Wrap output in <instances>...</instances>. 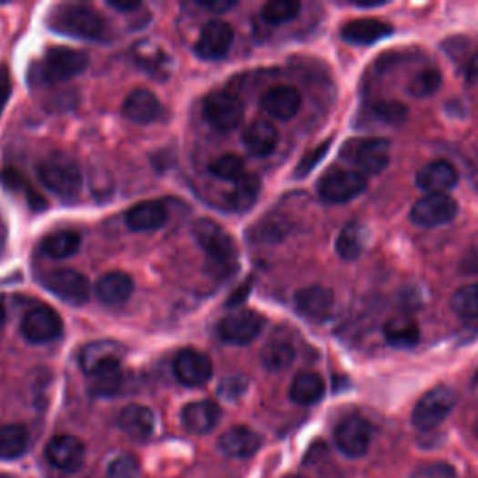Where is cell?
Returning <instances> with one entry per match:
<instances>
[{
  "instance_id": "51",
  "label": "cell",
  "mask_w": 478,
  "mask_h": 478,
  "mask_svg": "<svg viewBox=\"0 0 478 478\" xmlns=\"http://www.w3.org/2000/svg\"><path fill=\"white\" fill-rule=\"evenodd\" d=\"M385 5H387L385 0H381V3H355L353 6L362 8V10H374V8H381V6H385Z\"/></svg>"
},
{
  "instance_id": "24",
  "label": "cell",
  "mask_w": 478,
  "mask_h": 478,
  "mask_svg": "<svg viewBox=\"0 0 478 478\" xmlns=\"http://www.w3.org/2000/svg\"><path fill=\"white\" fill-rule=\"evenodd\" d=\"M220 421V410L213 400H197L181 412V422L191 433L204 435L215 430Z\"/></svg>"
},
{
  "instance_id": "14",
  "label": "cell",
  "mask_w": 478,
  "mask_h": 478,
  "mask_svg": "<svg viewBox=\"0 0 478 478\" xmlns=\"http://www.w3.org/2000/svg\"><path fill=\"white\" fill-rule=\"evenodd\" d=\"M46 458L53 467L60 471L76 473L85 463L86 447L76 435H67V433L55 435L46 447Z\"/></svg>"
},
{
  "instance_id": "23",
  "label": "cell",
  "mask_w": 478,
  "mask_h": 478,
  "mask_svg": "<svg viewBox=\"0 0 478 478\" xmlns=\"http://www.w3.org/2000/svg\"><path fill=\"white\" fill-rule=\"evenodd\" d=\"M133 279L124 271H110L96 284V296L107 307H120L133 296Z\"/></svg>"
},
{
  "instance_id": "47",
  "label": "cell",
  "mask_w": 478,
  "mask_h": 478,
  "mask_svg": "<svg viewBox=\"0 0 478 478\" xmlns=\"http://www.w3.org/2000/svg\"><path fill=\"white\" fill-rule=\"evenodd\" d=\"M247 391V380L245 378H230L220 387V392H223L225 398H238Z\"/></svg>"
},
{
  "instance_id": "44",
  "label": "cell",
  "mask_w": 478,
  "mask_h": 478,
  "mask_svg": "<svg viewBox=\"0 0 478 478\" xmlns=\"http://www.w3.org/2000/svg\"><path fill=\"white\" fill-rule=\"evenodd\" d=\"M331 144H333V140L329 138V140L321 142L320 146H316V148H314L312 152H309V154L300 161L298 170H296V176H298V178L309 176V174L321 163V159L327 156V150L331 148Z\"/></svg>"
},
{
  "instance_id": "19",
  "label": "cell",
  "mask_w": 478,
  "mask_h": 478,
  "mask_svg": "<svg viewBox=\"0 0 478 478\" xmlns=\"http://www.w3.org/2000/svg\"><path fill=\"white\" fill-rule=\"evenodd\" d=\"M458 170L454 168V165H451L449 161H432L428 165H424L419 172H417V188L426 191L428 195L433 193H447L451 191L456 183H458Z\"/></svg>"
},
{
  "instance_id": "54",
  "label": "cell",
  "mask_w": 478,
  "mask_h": 478,
  "mask_svg": "<svg viewBox=\"0 0 478 478\" xmlns=\"http://www.w3.org/2000/svg\"><path fill=\"white\" fill-rule=\"evenodd\" d=\"M0 478H12V476H8V474H0Z\"/></svg>"
},
{
  "instance_id": "52",
  "label": "cell",
  "mask_w": 478,
  "mask_h": 478,
  "mask_svg": "<svg viewBox=\"0 0 478 478\" xmlns=\"http://www.w3.org/2000/svg\"><path fill=\"white\" fill-rule=\"evenodd\" d=\"M5 245H6V229L3 223H0V252L5 250Z\"/></svg>"
},
{
  "instance_id": "32",
  "label": "cell",
  "mask_w": 478,
  "mask_h": 478,
  "mask_svg": "<svg viewBox=\"0 0 478 478\" xmlns=\"http://www.w3.org/2000/svg\"><path fill=\"white\" fill-rule=\"evenodd\" d=\"M369 243V230L359 223H351L339 234L337 252L344 260H357Z\"/></svg>"
},
{
  "instance_id": "27",
  "label": "cell",
  "mask_w": 478,
  "mask_h": 478,
  "mask_svg": "<svg viewBox=\"0 0 478 478\" xmlns=\"http://www.w3.org/2000/svg\"><path fill=\"white\" fill-rule=\"evenodd\" d=\"M124 348L115 341H96L86 344V348L81 351V366L83 371L90 376L107 366L120 364Z\"/></svg>"
},
{
  "instance_id": "22",
  "label": "cell",
  "mask_w": 478,
  "mask_h": 478,
  "mask_svg": "<svg viewBox=\"0 0 478 478\" xmlns=\"http://www.w3.org/2000/svg\"><path fill=\"white\" fill-rule=\"evenodd\" d=\"M118 426L127 437L135 441H146L152 437L156 430V415L142 403H129L118 415Z\"/></svg>"
},
{
  "instance_id": "18",
  "label": "cell",
  "mask_w": 478,
  "mask_h": 478,
  "mask_svg": "<svg viewBox=\"0 0 478 478\" xmlns=\"http://www.w3.org/2000/svg\"><path fill=\"white\" fill-rule=\"evenodd\" d=\"M262 447V437L249 426H232L219 437V451L229 458H249Z\"/></svg>"
},
{
  "instance_id": "53",
  "label": "cell",
  "mask_w": 478,
  "mask_h": 478,
  "mask_svg": "<svg viewBox=\"0 0 478 478\" xmlns=\"http://www.w3.org/2000/svg\"><path fill=\"white\" fill-rule=\"evenodd\" d=\"M5 321H6V307L3 301H0V327L5 325Z\"/></svg>"
},
{
  "instance_id": "45",
  "label": "cell",
  "mask_w": 478,
  "mask_h": 478,
  "mask_svg": "<svg viewBox=\"0 0 478 478\" xmlns=\"http://www.w3.org/2000/svg\"><path fill=\"white\" fill-rule=\"evenodd\" d=\"M413 478H456V471L445 462H426L415 469Z\"/></svg>"
},
{
  "instance_id": "10",
  "label": "cell",
  "mask_w": 478,
  "mask_h": 478,
  "mask_svg": "<svg viewBox=\"0 0 478 478\" xmlns=\"http://www.w3.org/2000/svg\"><path fill=\"white\" fill-rule=\"evenodd\" d=\"M458 215V204L447 193L426 195L415 202L412 209V220L422 229H437L449 225Z\"/></svg>"
},
{
  "instance_id": "13",
  "label": "cell",
  "mask_w": 478,
  "mask_h": 478,
  "mask_svg": "<svg viewBox=\"0 0 478 478\" xmlns=\"http://www.w3.org/2000/svg\"><path fill=\"white\" fill-rule=\"evenodd\" d=\"M264 323V318L256 310H236L220 320L219 335L230 344L245 346L262 333Z\"/></svg>"
},
{
  "instance_id": "5",
  "label": "cell",
  "mask_w": 478,
  "mask_h": 478,
  "mask_svg": "<svg viewBox=\"0 0 478 478\" xmlns=\"http://www.w3.org/2000/svg\"><path fill=\"white\" fill-rule=\"evenodd\" d=\"M366 189V178L359 170L351 168H333L321 176L318 183V195L323 202L344 204Z\"/></svg>"
},
{
  "instance_id": "4",
  "label": "cell",
  "mask_w": 478,
  "mask_h": 478,
  "mask_svg": "<svg viewBox=\"0 0 478 478\" xmlns=\"http://www.w3.org/2000/svg\"><path fill=\"white\" fill-rule=\"evenodd\" d=\"M456 392L451 387L439 385L430 389L422 398L415 403L412 422L417 430L430 432L443 422L456 406Z\"/></svg>"
},
{
  "instance_id": "34",
  "label": "cell",
  "mask_w": 478,
  "mask_h": 478,
  "mask_svg": "<svg viewBox=\"0 0 478 478\" xmlns=\"http://www.w3.org/2000/svg\"><path fill=\"white\" fill-rule=\"evenodd\" d=\"M81 234L76 230H58L51 236H47L42 243V250L49 256V259H69L76 254L81 247Z\"/></svg>"
},
{
  "instance_id": "1",
  "label": "cell",
  "mask_w": 478,
  "mask_h": 478,
  "mask_svg": "<svg viewBox=\"0 0 478 478\" xmlns=\"http://www.w3.org/2000/svg\"><path fill=\"white\" fill-rule=\"evenodd\" d=\"M49 28L77 40H97L105 30L103 17L83 5H62L49 12Z\"/></svg>"
},
{
  "instance_id": "42",
  "label": "cell",
  "mask_w": 478,
  "mask_h": 478,
  "mask_svg": "<svg viewBox=\"0 0 478 478\" xmlns=\"http://www.w3.org/2000/svg\"><path fill=\"white\" fill-rule=\"evenodd\" d=\"M140 473L138 460L131 454H122L110 462L107 474L108 478H137Z\"/></svg>"
},
{
  "instance_id": "29",
  "label": "cell",
  "mask_w": 478,
  "mask_h": 478,
  "mask_svg": "<svg viewBox=\"0 0 478 478\" xmlns=\"http://www.w3.org/2000/svg\"><path fill=\"white\" fill-rule=\"evenodd\" d=\"M383 337L392 348H413L421 341V329L412 316L400 314L385 321Z\"/></svg>"
},
{
  "instance_id": "36",
  "label": "cell",
  "mask_w": 478,
  "mask_h": 478,
  "mask_svg": "<svg viewBox=\"0 0 478 478\" xmlns=\"http://www.w3.org/2000/svg\"><path fill=\"white\" fill-rule=\"evenodd\" d=\"M260 359L268 371L280 372L286 371L293 359H296V350H293L288 341H271L266 344Z\"/></svg>"
},
{
  "instance_id": "49",
  "label": "cell",
  "mask_w": 478,
  "mask_h": 478,
  "mask_svg": "<svg viewBox=\"0 0 478 478\" xmlns=\"http://www.w3.org/2000/svg\"><path fill=\"white\" fill-rule=\"evenodd\" d=\"M108 6L126 14V12H135L142 8V3H138V0H108Z\"/></svg>"
},
{
  "instance_id": "43",
  "label": "cell",
  "mask_w": 478,
  "mask_h": 478,
  "mask_svg": "<svg viewBox=\"0 0 478 478\" xmlns=\"http://www.w3.org/2000/svg\"><path fill=\"white\" fill-rule=\"evenodd\" d=\"M374 113L385 124H402L408 118V108L398 101H378L374 105Z\"/></svg>"
},
{
  "instance_id": "16",
  "label": "cell",
  "mask_w": 478,
  "mask_h": 478,
  "mask_svg": "<svg viewBox=\"0 0 478 478\" xmlns=\"http://www.w3.org/2000/svg\"><path fill=\"white\" fill-rule=\"evenodd\" d=\"M234 46V28L227 21L213 19L209 21L197 42V55L204 60L225 58Z\"/></svg>"
},
{
  "instance_id": "37",
  "label": "cell",
  "mask_w": 478,
  "mask_h": 478,
  "mask_svg": "<svg viewBox=\"0 0 478 478\" xmlns=\"http://www.w3.org/2000/svg\"><path fill=\"white\" fill-rule=\"evenodd\" d=\"M301 12V5L296 0H271L262 8V17L270 25H284L296 19Z\"/></svg>"
},
{
  "instance_id": "31",
  "label": "cell",
  "mask_w": 478,
  "mask_h": 478,
  "mask_svg": "<svg viewBox=\"0 0 478 478\" xmlns=\"http://www.w3.org/2000/svg\"><path fill=\"white\" fill-rule=\"evenodd\" d=\"M30 437L21 424L0 426V460H17L28 451Z\"/></svg>"
},
{
  "instance_id": "20",
  "label": "cell",
  "mask_w": 478,
  "mask_h": 478,
  "mask_svg": "<svg viewBox=\"0 0 478 478\" xmlns=\"http://www.w3.org/2000/svg\"><path fill=\"white\" fill-rule=\"evenodd\" d=\"M163 113L159 97L146 88L133 90L124 103V115L135 124H154L163 118Z\"/></svg>"
},
{
  "instance_id": "28",
  "label": "cell",
  "mask_w": 478,
  "mask_h": 478,
  "mask_svg": "<svg viewBox=\"0 0 478 478\" xmlns=\"http://www.w3.org/2000/svg\"><path fill=\"white\" fill-rule=\"evenodd\" d=\"M243 144L256 158L271 156L279 144V131L268 120H256L247 127L243 135Z\"/></svg>"
},
{
  "instance_id": "38",
  "label": "cell",
  "mask_w": 478,
  "mask_h": 478,
  "mask_svg": "<svg viewBox=\"0 0 478 478\" xmlns=\"http://www.w3.org/2000/svg\"><path fill=\"white\" fill-rule=\"evenodd\" d=\"M451 307L463 320L478 318V282L460 288L451 300Z\"/></svg>"
},
{
  "instance_id": "17",
  "label": "cell",
  "mask_w": 478,
  "mask_h": 478,
  "mask_svg": "<svg viewBox=\"0 0 478 478\" xmlns=\"http://www.w3.org/2000/svg\"><path fill=\"white\" fill-rule=\"evenodd\" d=\"M335 307V296L333 291L325 286L314 284L301 288L296 293V309L310 321H325Z\"/></svg>"
},
{
  "instance_id": "48",
  "label": "cell",
  "mask_w": 478,
  "mask_h": 478,
  "mask_svg": "<svg viewBox=\"0 0 478 478\" xmlns=\"http://www.w3.org/2000/svg\"><path fill=\"white\" fill-rule=\"evenodd\" d=\"M202 8L206 10H211V12H217V14H223V12H229L236 6L234 0H200L198 3Z\"/></svg>"
},
{
  "instance_id": "46",
  "label": "cell",
  "mask_w": 478,
  "mask_h": 478,
  "mask_svg": "<svg viewBox=\"0 0 478 478\" xmlns=\"http://www.w3.org/2000/svg\"><path fill=\"white\" fill-rule=\"evenodd\" d=\"M12 96V76H10V69L0 64V117H3L6 103Z\"/></svg>"
},
{
  "instance_id": "2",
  "label": "cell",
  "mask_w": 478,
  "mask_h": 478,
  "mask_svg": "<svg viewBox=\"0 0 478 478\" xmlns=\"http://www.w3.org/2000/svg\"><path fill=\"white\" fill-rule=\"evenodd\" d=\"M38 176L44 186L60 198H76L83 189L79 165L69 156L55 152L38 165Z\"/></svg>"
},
{
  "instance_id": "11",
  "label": "cell",
  "mask_w": 478,
  "mask_h": 478,
  "mask_svg": "<svg viewBox=\"0 0 478 478\" xmlns=\"http://www.w3.org/2000/svg\"><path fill=\"white\" fill-rule=\"evenodd\" d=\"M62 331L64 323L60 314L47 305L30 309L21 321V333L32 344L53 342L62 335Z\"/></svg>"
},
{
  "instance_id": "41",
  "label": "cell",
  "mask_w": 478,
  "mask_h": 478,
  "mask_svg": "<svg viewBox=\"0 0 478 478\" xmlns=\"http://www.w3.org/2000/svg\"><path fill=\"white\" fill-rule=\"evenodd\" d=\"M209 170H211V174H215L220 179L238 181L245 174V165H243L241 158H238L234 154H225L211 163Z\"/></svg>"
},
{
  "instance_id": "6",
  "label": "cell",
  "mask_w": 478,
  "mask_h": 478,
  "mask_svg": "<svg viewBox=\"0 0 478 478\" xmlns=\"http://www.w3.org/2000/svg\"><path fill=\"white\" fill-rule=\"evenodd\" d=\"M342 158L366 174H381L391 161V144L385 138H355L342 148Z\"/></svg>"
},
{
  "instance_id": "12",
  "label": "cell",
  "mask_w": 478,
  "mask_h": 478,
  "mask_svg": "<svg viewBox=\"0 0 478 478\" xmlns=\"http://www.w3.org/2000/svg\"><path fill=\"white\" fill-rule=\"evenodd\" d=\"M335 443L339 451L348 458L364 456L372 443L371 422L359 415L346 417L335 430Z\"/></svg>"
},
{
  "instance_id": "7",
  "label": "cell",
  "mask_w": 478,
  "mask_h": 478,
  "mask_svg": "<svg viewBox=\"0 0 478 478\" xmlns=\"http://www.w3.org/2000/svg\"><path fill=\"white\" fill-rule=\"evenodd\" d=\"M197 243L209 254L217 264H232L238 259V245L227 229L215 223L213 219H198L193 225Z\"/></svg>"
},
{
  "instance_id": "26",
  "label": "cell",
  "mask_w": 478,
  "mask_h": 478,
  "mask_svg": "<svg viewBox=\"0 0 478 478\" xmlns=\"http://www.w3.org/2000/svg\"><path fill=\"white\" fill-rule=\"evenodd\" d=\"M168 220L167 208L158 202V200H144L135 204L127 215H126V223L131 230L135 232H150L165 227Z\"/></svg>"
},
{
  "instance_id": "15",
  "label": "cell",
  "mask_w": 478,
  "mask_h": 478,
  "mask_svg": "<svg viewBox=\"0 0 478 478\" xmlns=\"http://www.w3.org/2000/svg\"><path fill=\"white\" fill-rule=\"evenodd\" d=\"M174 374L183 385L202 387L213 378V362L198 350H181L174 361Z\"/></svg>"
},
{
  "instance_id": "30",
  "label": "cell",
  "mask_w": 478,
  "mask_h": 478,
  "mask_svg": "<svg viewBox=\"0 0 478 478\" xmlns=\"http://www.w3.org/2000/svg\"><path fill=\"white\" fill-rule=\"evenodd\" d=\"M325 394V381L316 372H301L290 385V398L300 406H312Z\"/></svg>"
},
{
  "instance_id": "39",
  "label": "cell",
  "mask_w": 478,
  "mask_h": 478,
  "mask_svg": "<svg viewBox=\"0 0 478 478\" xmlns=\"http://www.w3.org/2000/svg\"><path fill=\"white\" fill-rule=\"evenodd\" d=\"M441 73L437 69H422L410 81L408 92L413 97H430L433 96L441 86Z\"/></svg>"
},
{
  "instance_id": "25",
  "label": "cell",
  "mask_w": 478,
  "mask_h": 478,
  "mask_svg": "<svg viewBox=\"0 0 478 478\" xmlns=\"http://www.w3.org/2000/svg\"><path fill=\"white\" fill-rule=\"evenodd\" d=\"M392 34V26L378 19H355L342 26V38L351 46H374Z\"/></svg>"
},
{
  "instance_id": "50",
  "label": "cell",
  "mask_w": 478,
  "mask_h": 478,
  "mask_svg": "<svg viewBox=\"0 0 478 478\" xmlns=\"http://www.w3.org/2000/svg\"><path fill=\"white\" fill-rule=\"evenodd\" d=\"M467 76L469 79H478V53L473 55L467 62Z\"/></svg>"
},
{
  "instance_id": "40",
  "label": "cell",
  "mask_w": 478,
  "mask_h": 478,
  "mask_svg": "<svg viewBox=\"0 0 478 478\" xmlns=\"http://www.w3.org/2000/svg\"><path fill=\"white\" fill-rule=\"evenodd\" d=\"M0 178H3V183H5L6 188H10V189H14V191H23V195H26V198H28V202H30V206H32L34 209H44V208L47 206L46 198H44L40 193H36V191L28 186V181H26L17 170L8 168V170L3 172V176H0Z\"/></svg>"
},
{
  "instance_id": "21",
  "label": "cell",
  "mask_w": 478,
  "mask_h": 478,
  "mask_svg": "<svg viewBox=\"0 0 478 478\" xmlns=\"http://www.w3.org/2000/svg\"><path fill=\"white\" fill-rule=\"evenodd\" d=\"M262 105L270 117L286 122L300 113L301 94L298 88L288 86V85L273 86L264 94Z\"/></svg>"
},
{
  "instance_id": "55",
  "label": "cell",
  "mask_w": 478,
  "mask_h": 478,
  "mask_svg": "<svg viewBox=\"0 0 478 478\" xmlns=\"http://www.w3.org/2000/svg\"><path fill=\"white\" fill-rule=\"evenodd\" d=\"M476 435H478V424H476Z\"/></svg>"
},
{
  "instance_id": "8",
  "label": "cell",
  "mask_w": 478,
  "mask_h": 478,
  "mask_svg": "<svg viewBox=\"0 0 478 478\" xmlns=\"http://www.w3.org/2000/svg\"><path fill=\"white\" fill-rule=\"evenodd\" d=\"M42 284L46 290L69 305H85L90 300V280L77 270H69V268H60L53 270L46 275H42Z\"/></svg>"
},
{
  "instance_id": "9",
  "label": "cell",
  "mask_w": 478,
  "mask_h": 478,
  "mask_svg": "<svg viewBox=\"0 0 478 478\" xmlns=\"http://www.w3.org/2000/svg\"><path fill=\"white\" fill-rule=\"evenodd\" d=\"M245 115L243 101L232 92H213L204 101V117L219 131L236 129Z\"/></svg>"
},
{
  "instance_id": "3",
  "label": "cell",
  "mask_w": 478,
  "mask_h": 478,
  "mask_svg": "<svg viewBox=\"0 0 478 478\" xmlns=\"http://www.w3.org/2000/svg\"><path fill=\"white\" fill-rule=\"evenodd\" d=\"M88 66V55L77 49L67 47H53L49 49L34 67L32 76L38 83L56 85L69 81L79 73H83Z\"/></svg>"
},
{
  "instance_id": "33",
  "label": "cell",
  "mask_w": 478,
  "mask_h": 478,
  "mask_svg": "<svg viewBox=\"0 0 478 478\" xmlns=\"http://www.w3.org/2000/svg\"><path fill=\"white\" fill-rule=\"evenodd\" d=\"M262 189V181L256 174L245 172L238 181H234V189L230 193V206L236 211H247L259 200Z\"/></svg>"
},
{
  "instance_id": "35",
  "label": "cell",
  "mask_w": 478,
  "mask_h": 478,
  "mask_svg": "<svg viewBox=\"0 0 478 478\" xmlns=\"http://www.w3.org/2000/svg\"><path fill=\"white\" fill-rule=\"evenodd\" d=\"M124 385L122 364H113L90 374V392L96 396H115Z\"/></svg>"
}]
</instances>
